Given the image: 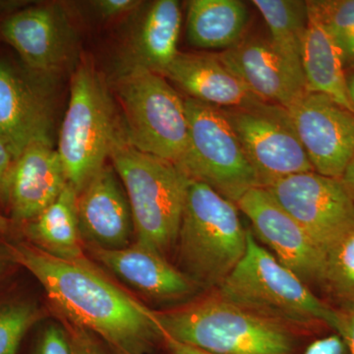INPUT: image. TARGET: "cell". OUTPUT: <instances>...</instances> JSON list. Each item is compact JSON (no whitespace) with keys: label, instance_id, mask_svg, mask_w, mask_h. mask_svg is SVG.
I'll use <instances>...</instances> for the list:
<instances>
[{"label":"cell","instance_id":"cell-17","mask_svg":"<svg viewBox=\"0 0 354 354\" xmlns=\"http://www.w3.org/2000/svg\"><path fill=\"white\" fill-rule=\"evenodd\" d=\"M64 165L53 146L35 144L17 160L2 191L17 223H27L53 204L67 185Z\"/></svg>","mask_w":354,"mask_h":354},{"label":"cell","instance_id":"cell-18","mask_svg":"<svg viewBox=\"0 0 354 354\" xmlns=\"http://www.w3.org/2000/svg\"><path fill=\"white\" fill-rule=\"evenodd\" d=\"M93 256L128 285L153 299L171 301L189 297L199 286L165 255L135 242L118 249L88 246Z\"/></svg>","mask_w":354,"mask_h":354},{"label":"cell","instance_id":"cell-28","mask_svg":"<svg viewBox=\"0 0 354 354\" xmlns=\"http://www.w3.org/2000/svg\"><path fill=\"white\" fill-rule=\"evenodd\" d=\"M38 354H73L69 335L59 326H50L39 342Z\"/></svg>","mask_w":354,"mask_h":354},{"label":"cell","instance_id":"cell-20","mask_svg":"<svg viewBox=\"0 0 354 354\" xmlns=\"http://www.w3.org/2000/svg\"><path fill=\"white\" fill-rule=\"evenodd\" d=\"M136 15L125 48V67H143L162 76L179 53L180 2L155 0L143 3Z\"/></svg>","mask_w":354,"mask_h":354},{"label":"cell","instance_id":"cell-11","mask_svg":"<svg viewBox=\"0 0 354 354\" xmlns=\"http://www.w3.org/2000/svg\"><path fill=\"white\" fill-rule=\"evenodd\" d=\"M2 37L17 51L30 73L55 83L78 59V36L57 4L25 9L2 23Z\"/></svg>","mask_w":354,"mask_h":354},{"label":"cell","instance_id":"cell-30","mask_svg":"<svg viewBox=\"0 0 354 354\" xmlns=\"http://www.w3.org/2000/svg\"><path fill=\"white\" fill-rule=\"evenodd\" d=\"M337 317L334 329L344 339L348 354H354V306L335 309Z\"/></svg>","mask_w":354,"mask_h":354},{"label":"cell","instance_id":"cell-34","mask_svg":"<svg viewBox=\"0 0 354 354\" xmlns=\"http://www.w3.org/2000/svg\"><path fill=\"white\" fill-rule=\"evenodd\" d=\"M162 339H164L165 344H167V351H169V354H209L200 351V349L174 341L171 337H162Z\"/></svg>","mask_w":354,"mask_h":354},{"label":"cell","instance_id":"cell-13","mask_svg":"<svg viewBox=\"0 0 354 354\" xmlns=\"http://www.w3.org/2000/svg\"><path fill=\"white\" fill-rule=\"evenodd\" d=\"M288 111L314 171L341 178L354 157V113L307 91Z\"/></svg>","mask_w":354,"mask_h":354},{"label":"cell","instance_id":"cell-15","mask_svg":"<svg viewBox=\"0 0 354 354\" xmlns=\"http://www.w3.org/2000/svg\"><path fill=\"white\" fill-rule=\"evenodd\" d=\"M218 55L261 101L288 109L306 92L302 70L291 64L270 38L244 37Z\"/></svg>","mask_w":354,"mask_h":354},{"label":"cell","instance_id":"cell-12","mask_svg":"<svg viewBox=\"0 0 354 354\" xmlns=\"http://www.w3.org/2000/svg\"><path fill=\"white\" fill-rule=\"evenodd\" d=\"M50 84L0 60V140L14 160L35 144L53 146L55 106Z\"/></svg>","mask_w":354,"mask_h":354},{"label":"cell","instance_id":"cell-6","mask_svg":"<svg viewBox=\"0 0 354 354\" xmlns=\"http://www.w3.org/2000/svg\"><path fill=\"white\" fill-rule=\"evenodd\" d=\"M216 295L286 326L321 322L333 329L337 317L335 309L315 297L307 283L261 246L250 232L245 254Z\"/></svg>","mask_w":354,"mask_h":354},{"label":"cell","instance_id":"cell-9","mask_svg":"<svg viewBox=\"0 0 354 354\" xmlns=\"http://www.w3.org/2000/svg\"><path fill=\"white\" fill-rule=\"evenodd\" d=\"M221 109L257 174L261 187L291 174L314 171L285 106L256 101Z\"/></svg>","mask_w":354,"mask_h":354},{"label":"cell","instance_id":"cell-33","mask_svg":"<svg viewBox=\"0 0 354 354\" xmlns=\"http://www.w3.org/2000/svg\"><path fill=\"white\" fill-rule=\"evenodd\" d=\"M14 158L9 152L6 144L0 140V195L12 169Z\"/></svg>","mask_w":354,"mask_h":354},{"label":"cell","instance_id":"cell-2","mask_svg":"<svg viewBox=\"0 0 354 354\" xmlns=\"http://www.w3.org/2000/svg\"><path fill=\"white\" fill-rule=\"evenodd\" d=\"M153 314L162 337L209 354H291L295 349L288 326L247 311L216 293Z\"/></svg>","mask_w":354,"mask_h":354},{"label":"cell","instance_id":"cell-26","mask_svg":"<svg viewBox=\"0 0 354 354\" xmlns=\"http://www.w3.org/2000/svg\"><path fill=\"white\" fill-rule=\"evenodd\" d=\"M307 6L339 48L346 71L354 68V0H309Z\"/></svg>","mask_w":354,"mask_h":354},{"label":"cell","instance_id":"cell-19","mask_svg":"<svg viewBox=\"0 0 354 354\" xmlns=\"http://www.w3.org/2000/svg\"><path fill=\"white\" fill-rule=\"evenodd\" d=\"M191 99L220 109L261 101L221 59L218 53H180L162 74Z\"/></svg>","mask_w":354,"mask_h":354},{"label":"cell","instance_id":"cell-23","mask_svg":"<svg viewBox=\"0 0 354 354\" xmlns=\"http://www.w3.org/2000/svg\"><path fill=\"white\" fill-rule=\"evenodd\" d=\"M77 197V191L67 184L53 204L26 223L25 234L32 245L59 259L88 262L79 230Z\"/></svg>","mask_w":354,"mask_h":354},{"label":"cell","instance_id":"cell-37","mask_svg":"<svg viewBox=\"0 0 354 354\" xmlns=\"http://www.w3.org/2000/svg\"><path fill=\"white\" fill-rule=\"evenodd\" d=\"M9 227V221L3 216L0 215V234H6Z\"/></svg>","mask_w":354,"mask_h":354},{"label":"cell","instance_id":"cell-32","mask_svg":"<svg viewBox=\"0 0 354 354\" xmlns=\"http://www.w3.org/2000/svg\"><path fill=\"white\" fill-rule=\"evenodd\" d=\"M88 330L75 327L69 334L73 354H104Z\"/></svg>","mask_w":354,"mask_h":354},{"label":"cell","instance_id":"cell-35","mask_svg":"<svg viewBox=\"0 0 354 354\" xmlns=\"http://www.w3.org/2000/svg\"><path fill=\"white\" fill-rule=\"evenodd\" d=\"M341 180L344 188H346V192L348 193L349 197L354 203V157L351 158L348 167H346V171L341 177Z\"/></svg>","mask_w":354,"mask_h":354},{"label":"cell","instance_id":"cell-1","mask_svg":"<svg viewBox=\"0 0 354 354\" xmlns=\"http://www.w3.org/2000/svg\"><path fill=\"white\" fill-rule=\"evenodd\" d=\"M9 256L31 272L53 304L75 327L95 333L123 354H143L162 333L152 310L95 271L88 262H72L20 243Z\"/></svg>","mask_w":354,"mask_h":354},{"label":"cell","instance_id":"cell-16","mask_svg":"<svg viewBox=\"0 0 354 354\" xmlns=\"http://www.w3.org/2000/svg\"><path fill=\"white\" fill-rule=\"evenodd\" d=\"M77 216L83 242L118 249L128 246L134 232L127 193L113 165L106 164L77 197Z\"/></svg>","mask_w":354,"mask_h":354},{"label":"cell","instance_id":"cell-25","mask_svg":"<svg viewBox=\"0 0 354 354\" xmlns=\"http://www.w3.org/2000/svg\"><path fill=\"white\" fill-rule=\"evenodd\" d=\"M318 283L341 307L354 306V223L326 249Z\"/></svg>","mask_w":354,"mask_h":354},{"label":"cell","instance_id":"cell-36","mask_svg":"<svg viewBox=\"0 0 354 354\" xmlns=\"http://www.w3.org/2000/svg\"><path fill=\"white\" fill-rule=\"evenodd\" d=\"M346 88H348L349 102L354 113V68L346 71Z\"/></svg>","mask_w":354,"mask_h":354},{"label":"cell","instance_id":"cell-29","mask_svg":"<svg viewBox=\"0 0 354 354\" xmlns=\"http://www.w3.org/2000/svg\"><path fill=\"white\" fill-rule=\"evenodd\" d=\"M143 2L138 0H97L92 2L95 12L104 19H113L125 14L136 12Z\"/></svg>","mask_w":354,"mask_h":354},{"label":"cell","instance_id":"cell-14","mask_svg":"<svg viewBox=\"0 0 354 354\" xmlns=\"http://www.w3.org/2000/svg\"><path fill=\"white\" fill-rule=\"evenodd\" d=\"M236 205L251 221L257 236L274 251L281 264L305 283H319L323 251L265 187L247 191Z\"/></svg>","mask_w":354,"mask_h":354},{"label":"cell","instance_id":"cell-7","mask_svg":"<svg viewBox=\"0 0 354 354\" xmlns=\"http://www.w3.org/2000/svg\"><path fill=\"white\" fill-rule=\"evenodd\" d=\"M113 92L122 111L128 143L178 167L189 135L184 97L164 76L139 66L121 69Z\"/></svg>","mask_w":354,"mask_h":354},{"label":"cell","instance_id":"cell-22","mask_svg":"<svg viewBox=\"0 0 354 354\" xmlns=\"http://www.w3.org/2000/svg\"><path fill=\"white\" fill-rule=\"evenodd\" d=\"M309 21L301 53L307 92L318 93L353 111L346 88V71L339 48L315 16Z\"/></svg>","mask_w":354,"mask_h":354},{"label":"cell","instance_id":"cell-24","mask_svg":"<svg viewBox=\"0 0 354 354\" xmlns=\"http://www.w3.org/2000/svg\"><path fill=\"white\" fill-rule=\"evenodd\" d=\"M270 32V39L288 60L302 70L301 53L308 26L307 1L253 0Z\"/></svg>","mask_w":354,"mask_h":354},{"label":"cell","instance_id":"cell-4","mask_svg":"<svg viewBox=\"0 0 354 354\" xmlns=\"http://www.w3.org/2000/svg\"><path fill=\"white\" fill-rule=\"evenodd\" d=\"M109 160L127 193L137 242L165 255L176 245L190 179L174 162L130 145L124 130Z\"/></svg>","mask_w":354,"mask_h":354},{"label":"cell","instance_id":"cell-27","mask_svg":"<svg viewBox=\"0 0 354 354\" xmlns=\"http://www.w3.org/2000/svg\"><path fill=\"white\" fill-rule=\"evenodd\" d=\"M41 311L29 302H11L0 305V354H17L25 337Z\"/></svg>","mask_w":354,"mask_h":354},{"label":"cell","instance_id":"cell-3","mask_svg":"<svg viewBox=\"0 0 354 354\" xmlns=\"http://www.w3.org/2000/svg\"><path fill=\"white\" fill-rule=\"evenodd\" d=\"M248 232L234 202L190 179L176 245L181 271L200 288H218L234 271Z\"/></svg>","mask_w":354,"mask_h":354},{"label":"cell","instance_id":"cell-8","mask_svg":"<svg viewBox=\"0 0 354 354\" xmlns=\"http://www.w3.org/2000/svg\"><path fill=\"white\" fill-rule=\"evenodd\" d=\"M184 102L189 135L178 167L188 178L236 204L247 191L261 186L257 174L220 108L188 97Z\"/></svg>","mask_w":354,"mask_h":354},{"label":"cell","instance_id":"cell-5","mask_svg":"<svg viewBox=\"0 0 354 354\" xmlns=\"http://www.w3.org/2000/svg\"><path fill=\"white\" fill-rule=\"evenodd\" d=\"M122 133V120L104 76L90 60H82L72 73L57 149L67 183L77 193L106 164Z\"/></svg>","mask_w":354,"mask_h":354},{"label":"cell","instance_id":"cell-21","mask_svg":"<svg viewBox=\"0 0 354 354\" xmlns=\"http://www.w3.org/2000/svg\"><path fill=\"white\" fill-rule=\"evenodd\" d=\"M249 10L241 0H191L187 2L186 37L202 50H225L245 35Z\"/></svg>","mask_w":354,"mask_h":354},{"label":"cell","instance_id":"cell-10","mask_svg":"<svg viewBox=\"0 0 354 354\" xmlns=\"http://www.w3.org/2000/svg\"><path fill=\"white\" fill-rule=\"evenodd\" d=\"M265 188L324 253L354 223V203L341 178L305 171Z\"/></svg>","mask_w":354,"mask_h":354},{"label":"cell","instance_id":"cell-31","mask_svg":"<svg viewBox=\"0 0 354 354\" xmlns=\"http://www.w3.org/2000/svg\"><path fill=\"white\" fill-rule=\"evenodd\" d=\"M304 354H348V351L344 339L337 334L312 342Z\"/></svg>","mask_w":354,"mask_h":354}]
</instances>
